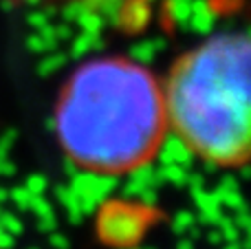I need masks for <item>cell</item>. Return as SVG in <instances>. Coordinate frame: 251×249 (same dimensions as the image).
<instances>
[{
	"label": "cell",
	"instance_id": "1",
	"mask_svg": "<svg viewBox=\"0 0 251 249\" xmlns=\"http://www.w3.org/2000/svg\"><path fill=\"white\" fill-rule=\"evenodd\" d=\"M53 122L62 148L79 168L104 172H124L150 159L168 124L154 75L122 57L77 66Z\"/></svg>",
	"mask_w": 251,
	"mask_h": 249
},
{
	"label": "cell",
	"instance_id": "2",
	"mask_svg": "<svg viewBox=\"0 0 251 249\" xmlns=\"http://www.w3.org/2000/svg\"><path fill=\"white\" fill-rule=\"evenodd\" d=\"M249 62L247 31H223L187 53L165 84V122L218 166L243 163L249 152Z\"/></svg>",
	"mask_w": 251,
	"mask_h": 249
},
{
	"label": "cell",
	"instance_id": "3",
	"mask_svg": "<svg viewBox=\"0 0 251 249\" xmlns=\"http://www.w3.org/2000/svg\"><path fill=\"white\" fill-rule=\"evenodd\" d=\"M148 223L141 207L126 203H108L101 205L97 219V232L106 243L117 247H130L143 236Z\"/></svg>",
	"mask_w": 251,
	"mask_h": 249
},
{
	"label": "cell",
	"instance_id": "4",
	"mask_svg": "<svg viewBox=\"0 0 251 249\" xmlns=\"http://www.w3.org/2000/svg\"><path fill=\"white\" fill-rule=\"evenodd\" d=\"M71 190L77 194L79 207L84 216H91L113 197V192L119 188L117 172L93 170V168H77L71 176Z\"/></svg>",
	"mask_w": 251,
	"mask_h": 249
},
{
	"label": "cell",
	"instance_id": "5",
	"mask_svg": "<svg viewBox=\"0 0 251 249\" xmlns=\"http://www.w3.org/2000/svg\"><path fill=\"white\" fill-rule=\"evenodd\" d=\"M156 159H159V166H165V163H176V166H183L190 170L192 163H194V148L187 144V139L176 130L163 132L156 144Z\"/></svg>",
	"mask_w": 251,
	"mask_h": 249
},
{
	"label": "cell",
	"instance_id": "6",
	"mask_svg": "<svg viewBox=\"0 0 251 249\" xmlns=\"http://www.w3.org/2000/svg\"><path fill=\"white\" fill-rule=\"evenodd\" d=\"M163 185V176H161L159 166H152L150 161H141L128 170V181L122 185L124 199H137L146 188H156Z\"/></svg>",
	"mask_w": 251,
	"mask_h": 249
},
{
	"label": "cell",
	"instance_id": "7",
	"mask_svg": "<svg viewBox=\"0 0 251 249\" xmlns=\"http://www.w3.org/2000/svg\"><path fill=\"white\" fill-rule=\"evenodd\" d=\"M216 26V9L209 0H194L192 2V13L187 20V31L199 35H209Z\"/></svg>",
	"mask_w": 251,
	"mask_h": 249
},
{
	"label": "cell",
	"instance_id": "8",
	"mask_svg": "<svg viewBox=\"0 0 251 249\" xmlns=\"http://www.w3.org/2000/svg\"><path fill=\"white\" fill-rule=\"evenodd\" d=\"M192 199H194L196 207H199V223L201 225H214L221 221L223 210H221V199L216 192H207L205 188L192 190Z\"/></svg>",
	"mask_w": 251,
	"mask_h": 249
},
{
	"label": "cell",
	"instance_id": "9",
	"mask_svg": "<svg viewBox=\"0 0 251 249\" xmlns=\"http://www.w3.org/2000/svg\"><path fill=\"white\" fill-rule=\"evenodd\" d=\"M150 16V2H146V0H126L122 13H119L117 26H126L128 31H141L148 26Z\"/></svg>",
	"mask_w": 251,
	"mask_h": 249
},
{
	"label": "cell",
	"instance_id": "10",
	"mask_svg": "<svg viewBox=\"0 0 251 249\" xmlns=\"http://www.w3.org/2000/svg\"><path fill=\"white\" fill-rule=\"evenodd\" d=\"M168 47L165 38H150V40H141V42H134L128 51V57L134 62V64H141V66H150L152 62L156 60L163 49Z\"/></svg>",
	"mask_w": 251,
	"mask_h": 249
},
{
	"label": "cell",
	"instance_id": "11",
	"mask_svg": "<svg viewBox=\"0 0 251 249\" xmlns=\"http://www.w3.org/2000/svg\"><path fill=\"white\" fill-rule=\"evenodd\" d=\"M55 197L60 201V205L66 210V216L73 225H79L84 221V214H82V207H79V201H77V194L69 188V185H60L55 188Z\"/></svg>",
	"mask_w": 251,
	"mask_h": 249
},
{
	"label": "cell",
	"instance_id": "12",
	"mask_svg": "<svg viewBox=\"0 0 251 249\" xmlns=\"http://www.w3.org/2000/svg\"><path fill=\"white\" fill-rule=\"evenodd\" d=\"M75 25H77L79 31H84V33H101V31H104V26L108 25V22L104 20V16H101L97 9L88 7V9H84V11L77 16Z\"/></svg>",
	"mask_w": 251,
	"mask_h": 249
},
{
	"label": "cell",
	"instance_id": "13",
	"mask_svg": "<svg viewBox=\"0 0 251 249\" xmlns=\"http://www.w3.org/2000/svg\"><path fill=\"white\" fill-rule=\"evenodd\" d=\"M192 2L194 0H168L165 2L170 20L176 26H181V29L187 26V20H190V13H192Z\"/></svg>",
	"mask_w": 251,
	"mask_h": 249
},
{
	"label": "cell",
	"instance_id": "14",
	"mask_svg": "<svg viewBox=\"0 0 251 249\" xmlns=\"http://www.w3.org/2000/svg\"><path fill=\"white\" fill-rule=\"evenodd\" d=\"M66 60H69V55H66V53L49 51V55L44 57V60H40V64H38V73H40V77H51L53 73H57L60 69H64Z\"/></svg>",
	"mask_w": 251,
	"mask_h": 249
},
{
	"label": "cell",
	"instance_id": "15",
	"mask_svg": "<svg viewBox=\"0 0 251 249\" xmlns=\"http://www.w3.org/2000/svg\"><path fill=\"white\" fill-rule=\"evenodd\" d=\"M161 176H163V183H172L176 188H183L187 185V176H190V170L183 166H176V163H165V166H159Z\"/></svg>",
	"mask_w": 251,
	"mask_h": 249
},
{
	"label": "cell",
	"instance_id": "16",
	"mask_svg": "<svg viewBox=\"0 0 251 249\" xmlns=\"http://www.w3.org/2000/svg\"><path fill=\"white\" fill-rule=\"evenodd\" d=\"M93 38H95V33H84V31L79 35H75V38H71L69 55H73L75 60H82L84 55H88L93 51Z\"/></svg>",
	"mask_w": 251,
	"mask_h": 249
},
{
	"label": "cell",
	"instance_id": "17",
	"mask_svg": "<svg viewBox=\"0 0 251 249\" xmlns=\"http://www.w3.org/2000/svg\"><path fill=\"white\" fill-rule=\"evenodd\" d=\"M55 16V9L49 7V9H33V11L26 16V22H29L31 29L40 31L42 26H47L49 22H51V18Z\"/></svg>",
	"mask_w": 251,
	"mask_h": 249
},
{
	"label": "cell",
	"instance_id": "18",
	"mask_svg": "<svg viewBox=\"0 0 251 249\" xmlns=\"http://www.w3.org/2000/svg\"><path fill=\"white\" fill-rule=\"evenodd\" d=\"M26 49H29L31 53H49V51H55L57 42H51V40H47L42 33L35 31V33L29 35V40H26Z\"/></svg>",
	"mask_w": 251,
	"mask_h": 249
},
{
	"label": "cell",
	"instance_id": "19",
	"mask_svg": "<svg viewBox=\"0 0 251 249\" xmlns=\"http://www.w3.org/2000/svg\"><path fill=\"white\" fill-rule=\"evenodd\" d=\"M194 223H196V216L192 214V212H178V214H174V219H172V229H174V234L176 236H183V234H187V229L190 227H194Z\"/></svg>",
	"mask_w": 251,
	"mask_h": 249
},
{
	"label": "cell",
	"instance_id": "20",
	"mask_svg": "<svg viewBox=\"0 0 251 249\" xmlns=\"http://www.w3.org/2000/svg\"><path fill=\"white\" fill-rule=\"evenodd\" d=\"M0 227L4 232H9L11 236H20L25 232V225H22V219H18L11 212H0Z\"/></svg>",
	"mask_w": 251,
	"mask_h": 249
},
{
	"label": "cell",
	"instance_id": "21",
	"mask_svg": "<svg viewBox=\"0 0 251 249\" xmlns=\"http://www.w3.org/2000/svg\"><path fill=\"white\" fill-rule=\"evenodd\" d=\"M218 232H221V236H223V241H229V243H236L240 238V229L234 225V219H229V216H225L223 214L221 216V221H218Z\"/></svg>",
	"mask_w": 251,
	"mask_h": 249
},
{
	"label": "cell",
	"instance_id": "22",
	"mask_svg": "<svg viewBox=\"0 0 251 249\" xmlns=\"http://www.w3.org/2000/svg\"><path fill=\"white\" fill-rule=\"evenodd\" d=\"M84 9H88L86 0H71L66 7H62V20L64 22H75Z\"/></svg>",
	"mask_w": 251,
	"mask_h": 249
},
{
	"label": "cell",
	"instance_id": "23",
	"mask_svg": "<svg viewBox=\"0 0 251 249\" xmlns=\"http://www.w3.org/2000/svg\"><path fill=\"white\" fill-rule=\"evenodd\" d=\"M134 201H137V205L141 207L143 212L154 210V207L159 205V194H156V188H146L137 199H134Z\"/></svg>",
	"mask_w": 251,
	"mask_h": 249
},
{
	"label": "cell",
	"instance_id": "24",
	"mask_svg": "<svg viewBox=\"0 0 251 249\" xmlns=\"http://www.w3.org/2000/svg\"><path fill=\"white\" fill-rule=\"evenodd\" d=\"M31 197H33V194H31L26 188H22V185H18V188H13L11 192H9V199L13 201V205H16L18 210H29Z\"/></svg>",
	"mask_w": 251,
	"mask_h": 249
},
{
	"label": "cell",
	"instance_id": "25",
	"mask_svg": "<svg viewBox=\"0 0 251 249\" xmlns=\"http://www.w3.org/2000/svg\"><path fill=\"white\" fill-rule=\"evenodd\" d=\"M29 210L33 212L35 216H44V214H53V205L44 199V194H33L29 203Z\"/></svg>",
	"mask_w": 251,
	"mask_h": 249
},
{
	"label": "cell",
	"instance_id": "26",
	"mask_svg": "<svg viewBox=\"0 0 251 249\" xmlns=\"http://www.w3.org/2000/svg\"><path fill=\"white\" fill-rule=\"evenodd\" d=\"M26 190H29L31 194H44L49 188V179L44 174H31L29 179H26Z\"/></svg>",
	"mask_w": 251,
	"mask_h": 249
},
{
	"label": "cell",
	"instance_id": "27",
	"mask_svg": "<svg viewBox=\"0 0 251 249\" xmlns=\"http://www.w3.org/2000/svg\"><path fill=\"white\" fill-rule=\"evenodd\" d=\"M35 225H38L40 232L44 234H51L53 229H57V219H55V212L53 214H44V216H35Z\"/></svg>",
	"mask_w": 251,
	"mask_h": 249
},
{
	"label": "cell",
	"instance_id": "28",
	"mask_svg": "<svg viewBox=\"0 0 251 249\" xmlns=\"http://www.w3.org/2000/svg\"><path fill=\"white\" fill-rule=\"evenodd\" d=\"M13 141H16V130H7L0 137V157H9L13 148Z\"/></svg>",
	"mask_w": 251,
	"mask_h": 249
},
{
	"label": "cell",
	"instance_id": "29",
	"mask_svg": "<svg viewBox=\"0 0 251 249\" xmlns=\"http://www.w3.org/2000/svg\"><path fill=\"white\" fill-rule=\"evenodd\" d=\"M49 243L55 249H69V238H66L64 234H60L57 229H53V232L49 234Z\"/></svg>",
	"mask_w": 251,
	"mask_h": 249
},
{
	"label": "cell",
	"instance_id": "30",
	"mask_svg": "<svg viewBox=\"0 0 251 249\" xmlns=\"http://www.w3.org/2000/svg\"><path fill=\"white\" fill-rule=\"evenodd\" d=\"M234 225L240 229V232H247V227H249L247 210H238V212H234Z\"/></svg>",
	"mask_w": 251,
	"mask_h": 249
},
{
	"label": "cell",
	"instance_id": "31",
	"mask_svg": "<svg viewBox=\"0 0 251 249\" xmlns=\"http://www.w3.org/2000/svg\"><path fill=\"white\" fill-rule=\"evenodd\" d=\"M218 190H223V192H227V190H240L238 188V179L236 176H223L221 179V185H218Z\"/></svg>",
	"mask_w": 251,
	"mask_h": 249
},
{
	"label": "cell",
	"instance_id": "32",
	"mask_svg": "<svg viewBox=\"0 0 251 249\" xmlns=\"http://www.w3.org/2000/svg\"><path fill=\"white\" fill-rule=\"evenodd\" d=\"M16 166L9 161V157H0V176H13Z\"/></svg>",
	"mask_w": 251,
	"mask_h": 249
},
{
	"label": "cell",
	"instance_id": "33",
	"mask_svg": "<svg viewBox=\"0 0 251 249\" xmlns=\"http://www.w3.org/2000/svg\"><path fill=\"white\" fill-rule=\"evenodd\" d=\"M13 243H16V236H11L9 232H4V229L0 227V249H11Z\"/></svg>",
	"mask_w": 251,
	"mask_h": 249
},
{
	"label": "cell",
	"instance_id": "34",
	"mask_svg": "<svg viewBox=\"0 0 251 249\" xmlns=\"http://www.w3.org/2000/svg\"><path fill=\"white\" fill-rule=\"evenodd\" d=\"M55 33H57V40H71L73 38V31H71L69 25H55Z\"/></svg>",
	"mask_w": 251,
	"mask_h": 249
},
{
	"label": "cell",
	"instance_id": "35",
	"mask_svg": "<svg viewBox=\"0 0 251 249\" xmlns=\"http://www.w3.org/2000/svg\"><path fill=\"white\" fill-rule=\"evenodd\" d=\"M187 185H190V190L205 188V174H190L187 176Z\"/></svg>",
	"mask_w": 251,
	"mask_h": 249
},
{
	"label": "cell",
	"instance_id": "36",
	"mask_svg": "<svg viewBox=\"0 0 251 249\" xmlns=\"http://www.w3.org/2000/svg\"><path fill=\"white\" fill-rule=\"evenodd\" d=\"M77 168H79V166H77V163H75L71 157L64 161V172H66V174H69V176H73L75 172H77Z\"/></svg>",
	"mask_w": 251,
	"mask_h": 249
},
{
	"label": "cell",
	"instance_id": "37",
	"mask_svg": "<svg viewBox=\"0 0 251 249\" xmlns=\"http://www.w3.org/2000/svg\"><path fill=\"white\" fill-rule=\"evenodd\" d=\"M223 241V236H221V232L218 229H214L212 234H209V243H214V245H218V243Z\"/></svg>",
	"mask_w": 251,
	"mask_h": 249
},
{
	"label": "cell",
	"instance_id": "38",
	"mask_svg": "<svg viewBox=\"0 0 251 249\" xmlns=\"http://www.w3.org/2000/svg\"><path fill=\"white\" fill-rule=\"evenodd\" d=\"M176 249H194V243H192L190 238H183V241L176 245Z\"/></svg>",
	"mask_w": 251,
	"mask_h": 249
},
{
	"label": "cell",
	"instance_id": "39",
	"mask_svg": "<svg viewBox=\"0 0 251 249\" xmlns=\"http://www.w3.org/2000/svg\"><path fill=\"white\" fill-rule=\"evenodd\" d=\"M218 163H214V161H207V159H205V172H216L218 170Z\"/></svg>",
	"mask_w": 251,
	"mask_h": 249
},
{
	"label": "cell",
	"instance_id": "40",
	"mask_svg": "<svg viewBox=\"0 0 251 249\" xmlns=\"http://www.w3.org/2000/svg\"><path fill=\"white\" fill-rule=\"evenodd\" d=\"M4 201H9V190H4V188H0V205H2Z\"/></svg>",
	"mask_w": 251,
	"mask_h": 249
},
{
	"label": "cell",
	"instance_id": "41",
	"mask_svg": "<svg viewBox=\"0 0 251 249\" xmlns=\"http://www.w3.org/2000/svg\"><path fill=\"white\" fill-rule=\"evenodd\" d=\"M2 9H4V11H11L13 2H11V0H2Z\"/></svg>",
	"mask_w": 251,
	"mask_h": 249
},
{
	"label": "cell",
	"instance_id": "42",
	"mask_svg": "<svg viewBox=\"0 0 251 249\" xmlns=\"http://www.w3.org/2000/svg\"><path fill=\"white\" fill-rule=\"evenodd\" d=\"M227 249H240V245H238V241H236V243H231V245H229V247H227Z\"/></svg>",
	"mask_w": 251,
	"mask_h": 249
},
{
	"label": "cell",
	"instance_id": "43",
	"mask_svg": "<svg viewBox=\"0 0 251 249\" xmlns=\"http://www.w3.org/2000/svg\"><path fill=\"white\" fill-rule=\"evenodd\" d=\"M124 249H134V247H132V245H130V247H124Z\"/></svg>",
	"mask_w": 251,
	"mask_h": 249
},
{
	"label": "cell",
	"instance_id": "44",
	"mask_svg": "<svg viewBox=\"0 0 251 249\" xmlns=\"http://www.w3.org/2000/svg\"><path fill=\"white\" fill-rule=\"evenodd\" d=\"M31 249H38V247H31Z\"/></svg>",
	"mask_w": 251,
	"mask_h": 249
}]
</instances>
